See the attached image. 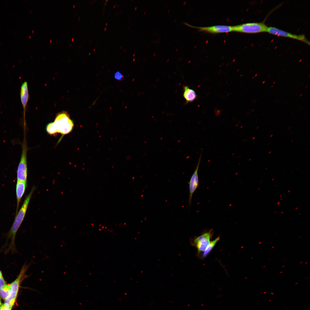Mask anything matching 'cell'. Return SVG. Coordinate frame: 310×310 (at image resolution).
Wrapping results in <instances>:
<instances>
[{"label":"cell","instance_id":"cell-17","mask_svg":"<svg viewBox=\"0 0 310 310\" xmlns=\"http://www.w3.org/2000/svg\"><path fill=\"white\" fill-rule=\"evenodd\" d=\"M1 306V299L0 298V307Z\"/></svg>","mask_w":310,"mask_h":310},{"label":"cell","instance_id":"cell-9","mask_svg":"<svg viewBox=\"0 0 310 310\" xmlns=\"http://www.w3.org/2000/svg\"><path fill=\"white\" fill-rule=\"evenodd\" d=\"M20 97L23 107L24 120H25L26 109L29 98L28 83L26 81L23 82L21 86Z\"/></svg>","mask_w":310,"mask_h":310},{"label":"cell","instance_id":"cell-5","mask_svg":"<svg viewBox=\"0 0 310 310\" xmlns=\"http://www.w3.org/2000/svg\"><path fill=\"white\" fill-rule=\"evenodd\" d=\"M213 234V230L211 229L203 232L200 236L195 237L191 241L192 245L197 249L198 253L206 250L210 242V239Z\"/></svg>","mask_w":310,"mask_h":310},{"label":"cell","instance_id":"cell-19","mask_svg":"<svg viewBox=\"0 0 310 310\" xmlns=\"http://www.w3.org/2000/svg\"><path fill=\"white\" fill-rule=\"evenodd\" d=\"M257 74H256L255 75V77L257 76Z\"/></svg>","mask_w":310,"mask_h":310},{"label":"cell","instance_id":"cell-24","mask_svg":"<svg viewBox=\"0 0 310 310\" xmlns=\"http://www.w3.org/2000/svg\"><path fill=\"white\" fill-rule=\"evenodd\" d=\"M270 75H269L268 76V77H270Z\"/></svg>","mask_w":310,"mask_h":310},{"label":"cell","instance_id":"cell-6","mask_svg":"<svg viewBox=\"0 0 310 310\" xmlns=\"http://www.w3.org/2000/svg\"><path fill=\"white\" fill-rule=\"evenodd\" d=\"M267 32L271 34L281 36L288 37L301 41L309 45L310 42L303 34L297 35L292 34L276 28L268 27Z\"/></svg>","mask_w":310,"mask_h":310},{"label":"cell","instance_id":"cell-16","mask_svg":"<svg viewBox=\"0 0 310 310\" xmlns=\"http://www.w3.org/2000/svg\"><path fill=\"white\" fill-rule=\"evenodd\" d=\"M11 308L9 307L4 304L2 305L0 307V310H11Z\"/></svg>","mask_w":310,"mask_h":310},{"label":"cell","instance_id":"cell-21","mask_svg":"<svg viewBox=\"0 0 310 310\" xmlns=\"http://www.w3.org/2000/svg\"><path fill=\"white\" fill-rule=\"evenodd\" d=\"M275 82H275V81H274V82H273V84H274L275 83Z\"/></svg>","mask_w":310,"mask_h":310},{"label":"cell","instance_id":"cell-11","mask_svg":"<svg viewBox=\"0 0 310 310\" xmlns=\"http://www.w3.org/2000/svg\"><path fill=\"white\" fill-rule=\"evenodd\" d=\"M183 88V96L186 103L193 102L197 99V95L194 90L187 86H184Z\"/></svg>","mask_w":310,"mask_h":310},{"label":"cell","instance_id":"cell-3","mask_svg":"<svg viewBox=\"0 0 310 310\" xmlns=\"http://www.w3.org/2000/svg\"><path fill=\"white\" fill-rule=\"evenodd\" d=\"M29 265L24 264L16 279L10 284V293L8 297L4 300V304L12 308L15 301L20 283L25 278L27 277L25 274Z\"/></svg>","mask_w":310,"mask_h":310},{"label":"cell","instance_id":"cell-23","mask_svg":"<svg viewBox=\"0 0 310 310\" xmlns=\"http://www.w3.org/2000/svg\"><path fill=\"white\" fill-rule=\"evenodd\" d=\"M273 86H274V85H272V86H271V88H272V87H273Z\"/></svg>","mask_w":310,"mask_h":310},{"label":"cell","instance_id":"cell-12","mask_svg":"<svg viewBox=\"0 0 310 310\" xmlns=\"http://www.w3.org/2000/svg\"><path fill=\"white\" fill-rule=\"evenodd\" d=\"M219 240L220 237H218L214 240L210 242L202 254V257H205L208 254Z\"/></svg>","mask_w":310,"mask_h":310},{"label":"cell","instance_id":"cell-2","mask_svg":"<svg viewBox=\"0 0 310 310\" xmlns=\"http://www.w3.org/2000/svg\"><path fill=\"white\" fill-rule=\"evenodd\" d=\"M74 127V123L69 115L66 112L58 113L53 122L48 124L46 130L49 134L55 135L60 133L64 135L71 132Z\"/></svg>","mask_w":310,"mask_h":310},{"label":"cell","instance_id":"cell-18","mask_svg":"<svg viewBox=\"0 0 310 310\" xmlns=\"http://www.w3.org/2000/svg\"><path fill=\"white\" fill-rule=\"evenodd\" d=\"M265 81H264L263 82H262V84H264V83H265Z\"/></svg>","mask_w":310,"mask_h":310},{"label":"cell","instance_id":"cell-8","mask_svg":"<svg viewBox=\"0 0 310 310\" xmlns=\"http://www.w3.org/2000/svg\"><path fill=\"white\" fill-rule=\"evenodd\" d=\"M184 24L191 27L197 28L200 31L211 33L227 32L233 31V27L232 26L216 25L206 27H197L192 26L186 23H185Z\"/></svg>","mask_w":310,"mask_h":310},{"label":"cell","instance_id":"cell-4","mask_svg":"<svg viewBox=\"0 0 310 310\" xmlns=\"http://www.w3.org/2000/svg\"><path fill=\"white\" fill-rule=\"evenodd\" d=\"M232 27L233 31L248 33L267 32L268 27L262 22L247 23Z\"/></svg>","mask_w":310,"mask_h":310},{"label":"cell","instance_id":"cell-1","mask_svg":"<svg viewBox=\"0 0 310 310\" xmlns=\"http://www.w3.org/2000/svg\"><path fill=\"white\" fill-rule=\"evenodd\" d=\"M33 187L30 192L26 197L22 206L16 215L14 222L9 231L7 235V239H9L10 242L9 247L5 250L7 253L9 252L14 253L17 252L15 244V239L16 233L21 226L25 216L29 202L34 191Z\"/></svg>","mask_w":310,"mask_h":310},{"label":"cell","instance_id":"cell-7","mask_svg":"<svg viewBox=\"0 0 310 310\" xmlns=\"http://www.w3.org/2000/svg\"><path fill=\"white\" fill-rule=\"evenodd\" d=\"M202 156V154H201L195 169L189 182V195L188 203L189 208L191 205L193 195L196 189L198 188L199 185L198 173Z\"/></svg>","mask_w":310,"mask_h":310},{"label":"cell","instance_id":"cell-25","mask_svg":"<svg viewBox=\"0 0 310 310\" xmlns=\"http://www.w3.org/2000/svg\"><path fill=\"white\" fill-rule=\"evenodd\" d=\"M254 78V77H253V78Z\"/></svg>","mask_w":310,"mask_h":310},{"label":"cell","instance_id":"cell-20","mask_svg":"<svg viewBox=\"0 0 310 310\" xmlns=\"http://www.w3.org/2000/svg\"><path fill=\"white\" fill-rule=\"evenodd\" d=\"M302 95H303V94H301L300 95V97L301 96H302Z\"/></svg>","mask_w":310,"mask_h":310},{"label":"cell","instance_id":"cell-15","mask_svg":"<svg viewBox=\"0 0 310 310\" xmlns=\"http://www.w3.org/2000/svg\"><path fill=\"white\" fill-rule=\"evenodd\" d=\"M6 284V282L3 277H0V289L4 287Z\"/></svg>","mask_w":310,"mask_h":310},{"label":"cell","instance_id":"cell-22","mask_svg":"<svg viewBox=\"0 0 310 310\" xmlns=\"http://www.w3.org/2000/svg\"><path fill=\"white\" fill-rule=\"evenodd\" d=\"M308 86V85H307L305 87V88H306Z\"/></svg>","mask_w":310,"mask_h":310},{"label":"cell","instance_id":"cell-13","mask_svg":"<svg viewBox=\"0 0 310 310\" xmlns=\"http://www.w3.org/2000/svg\"><path fill=\"white\" fill-rule=\"evenodd\" d=\"M10 286L9 284H6L4 287L0 289V296L4 300L6 299L10 293Z\"/></svg>","mask_w":310,"mask_h":310},{"label":"cell","instance_id":"cell-10","mask_svg":"<svg viewBox=\"0 0 310 310\" xmlns=\"http://www.w3.org/2000/svg\"><path fill=\"white\" fill-rule=\"evenodd\" d=\"M26 183V182L17 181L16 187L17 207L16 215L18 212L20 203L25 193Z\"/></svg>","mask_w":310,"mask_h":310},{"label":"cell","instance_id":"cell-14","mask_svg":"<svg viewBox=\"0 0 310 310\" xmlns=\"http://www.w3.org/2000/svg\"><path fill=\"white\" fill-rule=\"evenodd\" d=\"M115 78L118 80H121L123 78V74L119 71H117L114 75Z\"/></svg>","mask_w":310,"mask_h":310}]
</instances>
